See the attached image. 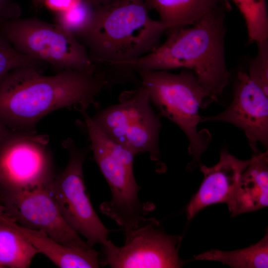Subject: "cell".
<instances>
[{
    "label": "cell",
    "mask_w": 268,
    "mask_h": 268,
    "mask_svg": "<svg viewBox=\"0 0 268 268\" xmlns=\"http://www.w3.org/2000/svg\"><path fill=\"white\" fill-rule=\"evenodd\" d=\"M245 22L249 41L268 40V13L266 0H231Z\"/></svg>",
    "instance_id": "obj_19"
},
{
    "label": "cell",
    "mask_w": 268,
    "mask_h": 268,
    "mask_svg": "<svg viewBox=\"0 0 268 268\" xmlns=\"http://www.w3.org/2000/svg\"><path fill=\"white\" fill-rule=\"evenodd\" d=\"M14 228L36 249L61 268H99V252L93 248L83 250L65 246L43 231L29 229L13 221Z\"/></svg>",
    "instance_id": "obj_15"
},
{
    "label": "cell",
    "mask_w": 268,
    "mask_h": 268,
    "mask_svg": "<svg viewBox=\"0 0 268 268\" xmlns=\"http://www.w3.org/2000/svg\"><path fill=\"white\" fill-rule=\"evenodd\" d=\"M13 220L5 212L0 214V264L3 268H27L38 253L14 228Z\"/></svg>",
    "instance_id": "obj_17"
},
{
    "label": "cell",
    "mask_w": 268,
    "mask_h": 268,
    "mask_svg": "<svg viewBox=\"0 0 268 268\" xmlns=\"http://www.w3.org/2000/svg\"><path fill=\"white\" fill-rule=\"evenodd\" d=\"M145 0H116L94 6L91 22L77 39L97 65L128 70L159 45L167 27L152 19Z\"/></svg>",
    "instance_id": "obj_3"
},
{
    "label": "cell",
    "mask_w": 268,
    "mask_h": 268,
    "mask_svg": "<svg viewBox=\"0 0 268 268\" xmlns=\"http://www.w3.org/2000/svg\"><path fill=\"white\" fill-rule=\"evenodd\" d=\"M16 133L8 129L0 122V147Z\"/></svg>",
    "instance_id": "obj_25"
},
{
    "label": "cell",
    "mask_w": 268,
    "mask_h": 268,
    "mask_svg": "<svg viewBox=\"0 0 268 268\" xmlns=\"http://www.w3.org/2000/svg\"><path fill=\"white\" fill-rule=\"evenodd\" d=\"M34 4L37 6L43 5L44 0H31Z\"/></svg>",
    "instance_id": "obj_27"
},
{
    "label": "cell",
    "mask_w": 268,
    "mask_h": 268,
    "mask_svg": "<svg viewBox=\"0 0 268 268\" xmlns=\"http://www.w3.org/2000/svg\"><path fill=\"white\" fill-rule=\"evenodd\" d=\"M93 6L104 5L112 2L116 0H85Z\"/></svg>",
    "instance_id": "obj_26"
},
{
    "label": "cell",
    "mask_w": 268,
    "mask_h": 268,
    "mask_svg": "<svg viewBox=\"0 0 268 268\" xmlns=\"http://www.w3.org/2000/svg\"><path fill=\"white\" fill-rule=\"evenodd\" d=\"M219 121L232 124L243 131L253 153L260 150L258 143L268 146V95L240 70L237 75L233 97L223 112L211 116H201V123Z\"/></svg>",
    "instance_id": "obj_12"
},
{
    "label": "cell",
    "mask_w": 268,
    "mask_h": 268,
    "mask_svg": "<svg viewBox=\"0 0 268 268\" xmlns=\"http://www.w3.org/2000/svg\"><path fill=\"white\" fill-rule=\"evenodd\" d=\"M64 146L68 151L67 164L49 183V190L68 225L91 247L102 245L109 239L110 231L95 212L87 193L83 167L89 149L78 147L69 139Z\"/></svg>",
    "instance_id": "obj_9"
},
{
    "label": "cell",
    "mask_w": 268,
    "mask_h": 268,
    "mask_svg": "<svg viewBox=\"0 0 268 268\" xmlns=\"http://www.w3.org/2000/svg\"><path fill=\"white\" fill-rule=\"evenodd\" d=\"M45 65L17 51L0 34V78L18 67H32L40 69Z\"/></svg>",
    "instance_id": "obj_21"
},
{
    "label": "cell",
    "mask_w": 268,
    "mask_h": 268,
    "mask_svg": "<svg viewBox=\"0 0 268 268\" xmlns=\"http://www.w3.org/2000/svg\"><path fill=\"white\" fill-rule=\"evenodd\" d=\"M140 85L148 92L151 102L163 116L179 127L189 144L192 160L188 168L192 171L201 163V155L206 150L211 135L207 130L199 131L200 109L212 102L207 91L191 70L179 73L169 70L138 71Z\"/></svg>",
    "instance_id": "obj_4"
},
{
    "label": "cell",
    "mask_w": 268,
    "mask_h": 268,
    "mask_svg": "<svg viewBox=\"0 0 268 268\" xmlns=\"http://www.w3.org/2000/svg\"><path fill=\"white\" fill-rule=\"evenodd\" d=\"M119 102L98 110L91 117L94 124L111 139L135 156L147 153L152 161L160 158V115L150 106L147 89L140 85L123 92Z\"/></svg>",
    "instance_id": "obj_7"
},
{
    "label": "cell",
    "mask_w": 268,
    "mask_h": 268,
    "mask_svg": "<svg viewBox=\"0 0 268 268\" xmlns=\"http://www.w3.org/2000/svg\"><path fill=\"white\" fill-rule=\"evenodd\" d=\"M196 260L214 261L234 268L268 267V234L247 248L231 251L211 250L194 257Z\"/></svg>",
    "instance_id": "obj_18"
},
{
    "label": "cell",
    "mask_w": 268,
    "mask_h": 268,
    "mask_svg": "<svg viewBox=\"0 0 268 268\" xmlns=\"http://www.w3.org/2000/svg\"><path fill=\"white\" fill-rule=\"evenodd\" d=\"M1 212V206H0V213Z\"/></svg>",
    "instance_id": "obj_29"
},
{
    "label": "cell",
    "mask_w": 268,
    "mask_h": 268,
    "mask_svg": "<svg viewBox=\"0 0 268 268\" xmlns=\"http://www.w3.org/2000/svg\"><path fill=\"white\" fill-rule=\"evenodd\" d=\"M3 268V267L0 264V268Z\"/></svg>",
    "instance_id": "obj_28"
},
{
    "label": "cell",
    "mask_w": 268,
    "mask_h": 268,
    "mask_svg": "<svg viewBox=\"0 0 268 268\" xmlns=\"http://www.w3.org/2000/svg\"><path fill=\"white\" fill-rule=\"evenodd\" d=\"M81 113L90 141V149L112 195L110 200L101 203L100 211L123 230L134 228L155 208L153 203L142 202L138 197L141 187L136 181L133 169L135 156L101 131L87 111Z\"/></svg>",
    "instance_id": "obj_5"
},
{
    "label": "cell",
    "mask_w": 268,
    "mask_h": 268,
    "mask_svg": "<svg viewBox=\"0 0 268 268\" xmlns=\"http://www.w3.org/2000/svg\"><path fill=\"white\" fill-rule=\"evenodd\" d=\"M257 54L249 62L248 74L268 95V40L256 43Z\"/></svg>",
    "instance_id": "obj_22"
},
{
    "label": "cell",
    "mask_w": 268,
    "mask_h": 268,
    "mask_svg": "<svg viewBox=\"0 0 268 268\" xmlns=\"http://www.w3.org/2000/svg\"><path fill=\"white\" fill-rule=\"evenodd\" d=\"M250 162L242 160L223 148L218 162L208 167L201 163L203 174L198 192L191 199L186 208L188 220L191 219L204 207L216 203H227L232 197L240 179Z\"/></svg>",
    "instance_id": "obj_13"
},
{
    "label": "cell",
    "mask_w": 268,
    "mask_h": 268,
    "mask_svg": "<svg viewBox=\"0 0 268 268\" xmlns=\"http://www.w3.org/2000/svg\"><path fill=\"white\" fill-rule=\"evenodd\" d=\"M149 9L158 14L167 31L194 25L227 0H145Z\"/></svg>",
    "instance_id": "obj_16"
},
{
    "label": "cell",
    "mask_w": 268,
    "mask_h": 268,
    "mask_svg": "<svg viewBox=\"0 0 268 268\" xmlns=\"http://www.w3.org/2000/svg\"><path fill=\"white\" fill-rule=\"evenodd\" d=\"M226 204L232 217L268 206V150L253 153Z\"/></svg>",
    "instance_id": "obj_14"
},
{
    "label": "cell",
    "mask_w": 268,
    "mask_h": 268,
    "mask_svg": "<svg viewBox=\"0 0 268 268\" xmlns=\"http://www.w3.org/2000/svg\"><path fill=\"white\" fill-rule=\"evenodd\" d=\"M122 246L108 239L101 245L100 266L112 268H178L182 237L165 232L154 218H143L135 228L124 230Z\"/></svg>",
    "instance_id": "obj_8"
},
{
    "label": "cell",
    "mask_w": 268,
    "mask_h": 268,
    "mask_svg": "<svg viewBox=\"0 0 268 268\" xmlns=\"http://www.w3.org/2000/svg\"><path fill=\"white\" fill-rule=\"evenodd\" d=\"M22 9L15 0H0V28L7 22L21 17Z\"/></svg>",
    "instance_id": "obj_23"
},
{
    "label": "cell",
    "mask_w": 268,
    "mask_h": 268,
    "mask_svg": "<svg viewBox=\"0 0 268 268\" xmlns=\"http://www.w3.org/2000/svg\"><path fill=\"white\" fill-rule=\"evenodd\" d=\"M48 185L20 190L0 187V205L6 214L22 227L43 231L70 248L83 250L93 248L67 223Z\"/></svg>",
    "instance_id": "obj_10"
},
{
    "label": "cell",
    "mask_w": 268,
    "mask_h": 268,
    "mask_svg": "<svg viewBox=\"0 0 268 268\" xmlns=\"http://www.w3.org/2000/svg\"><path fill=\"white\" fill-rule=\"evenodd\" d=\"M76 0H44L45 5L54 13L66 9L74 3Z\"/></svg>",
    "instance_id": "obj_24"
},
{
    "label": "cell",
    "mask_w": 268,
    "mask_h": 268,
    "mask_svg": "<svg viewBox=\"0 0 268 268\" xmlns=\"http://www.w3.org/2000/svg\"><path fill=\"white\" fill-rule=\"evenodd\" d=\"M228 2L209 13L194 25L167 30L166 39L154 50L128 66L130 71H192L218 102L228 85L230 73L225 60V18Z\"/></svg>",
    "instance_id": "obj_2"
},
{
    "label": "cell",
    "mask_w": 268,
    "mask_h": 268,
    "mask_svg": "<svg viewBox=\"0 0 268 268\" xmlns=\"http://www.w3.org/2000/svg\"><path fill=\"white\" fill-rule=\"evenodd\" d=\"M39 69L20 67L0 78V122L14 132L34 134L39 120L60 109L73 108L81 113L98 107L97 97L110 83L98 67L54 75H44Z\"/></svg>",
    "instance_id": "obj_1"
},
{
    "label": "cell",
    "mask_w": 268,
    "mask_h": 268,
    "mask_svg": "<svg viewBox=\"0 0 268 268\" xmlns=\"http://www.w3.org/2000/svg\"><path fill=\"white\" fill-rule=\"evenodd\" d=\"M43 135L16 133L0 147V187L8 190L49 184L54 176Z\"/></svg>",
    "instance_id": "obj_11"
},
{
    "label": "cell",
    "mask_w": 268,
    "mask_h": 268,
    "mask_svg": "<svg viewBox=\"0 0 268 268\" xmlns=\"http://www.w3.org/2000/svg\"><path fill=\"white\" fill-rule=\"evenodd\" d=\"M0 34L22 54L50 65L58 72L98 67L75 36L55 22L19 17L4 24Z\"/></svg>",
    "instance_id": "obj_6"
},
{
    "label": "cell",
    "mask_w": 268,
    "mask_h": 268,
    "mask_svg": "<svg viewBox=\"0 0 268 268\" xmlns=\"http://www.w3.org/2000/svg\"><path fill=\"white\" fill-rule=\"evenodd\" d=\"M94 6L85 0H76L70 6L54 13L55 23L77 37L88 27Z\"/></svg>",
    "instance_id": "obj_20"
}]
</instances>
